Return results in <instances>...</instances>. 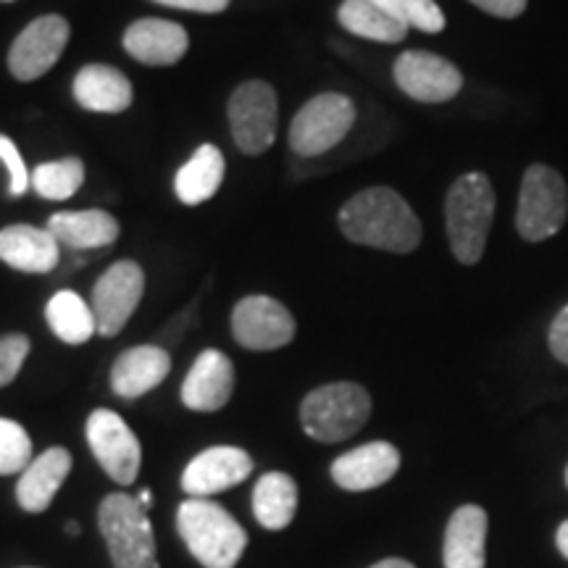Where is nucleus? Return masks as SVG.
<instances>
[{
    "label": "nucleus",
    "instance_id": "6e6552de",
    "mask_svg": "<svg viewBox=\"0 0 568 568\" xmlns=\"http://www.w3.org/2000/svg\"><path fill=\"white\" fill-rule=\"evenodd\" d=\"M280 103L268 82H243L230 98V130L234 145L245 155H261L274 145Z\"/></svg>",
    "mask_w": 568,
    "mask_h": 568
},
{
    "label": "nucleus",
    "instance_id": "f03ea898",
    "mask_svg": "<svg viewBox=\"0 0 568 568\" xmlns=\"http://www.w3.org/2000/svg\"><path fill=\"white\" fill-rule=\"evenodd\" d=\"M495 219V190L487 174L458 176L445 197V230L450 251L464 266L479 264Z\"/></svg>",
    "mask_w": 568,
    "mask_h": 568
},
{
    "label": "nucleus",
    "instance_id": "6ab92c4d",
    "mask_svg": "<svg viewBox=\"0 0 568 568\" xmlns=\"http://www.w3.org/2000/svg\"><path fill=\"white\" fill-rule=\"evenodd\" d=\"M172 372V355L159 345H138L130 347L113 361L111 387L119 397L134 400V397L148 395L166 379Z\"/></svg>",
    "mask_w": 568,
    "mask_h": 568
},
{
    "label": "nucleus",
    "instance_id": "2eb2a0df",
    "mask_svg": "<svg viewBox=\"0 0 568 568\" xmlns=\"http://www.w3.org/2000/svg\"><path fill=\"white\" fill-rule=\"evenodd\" d=\"M234 393V366L222 351H203L182 382V403L197 414L222 410Z\"/></svg>",
    "mask_w": 568,
    "mask_h": 568
},
{
    "label": "nucleus",
    "instance_id": "20e7f679",
    "mask_svg": "<svg viewBox=\"0 0 568 568\" xmlns=\"http://www.w3.org/2000/svg\"><path fill=\"white\" fill-rule=\"evenodd\" d=\"M372 416V395L355 382H332L303 397V432L316 443L335 445L364 429Z\"/></svg>",
    "mask_w": 568,
    "mask_h": 568
},
{
    "label": "nucleus",
    "instance_id": "39448f33",
    "mask_svg": "<svg viewBox=\"0 0 568 568\" xmlns=\"http://www.w3.org/2000/svg\"><path fill=\"white\" fill-rule=\"evenodd\" d=\"M98 527L109 545L113 568H161L155 560L153 524L138 497L105 495L98 510Z\"/></svg>",
    "mask_w": 568,
    "mask_h": 568
},
{
    "label": "nucleus",
    "instance_id": "dca6fc26",
    "mask_svg": "<svg viewBox=\"0 0 568 568\" xmlns=\"http://www.w3.org/2000/svg\"><path fill=\"white\" fill-rule=\"evenodd\" d=\"M400 468V453L389 443H368L339 456L332 464V479L351 493H366V489L387 485Z\"/></svg>",
    "mask_w": 568,
    "mask_h": 568
},
{
    "label": "nucleus",
    "instance_id": "9b49d317",
    "mask_svg": "<svg viewBox=\"0 0 568 568\" xmlns=\"http://www.w3.org/2000/svg\"><path fill=\"white\" fill-rule=\"evenodd\" d=\"M295 332V316L276 297L247 295L232 311V335L245 351H276L293 343Z\"/></svg>",
    "mask_w": 568,
    "mask_h": 568
},
{
    "label": "nucleus",
    "instance_id": "ddd939ff",
    "mask_svg": "<svg viewBox=\"0 0 568 568\" xmlns=\"http://www.w3.org/2000/svg\"><path fill=\"white\" fill-rule=\"evenodd\" d=\"M395 84L418 103H447L464 90V74L453 61L429 51H406L395 61Z\"/></svg>",
    "mask_w": 568,
    "mask_h": 568
},
{
    "label": "nucleus",
    "instance_id": "58836bf2",
    "mask_svg": "<svg viewBox=\"0 0 568 568\" xmlns=\"http://www.w3.org/2000/svg\"><path fill=\"white\" fill-rule=\"evenodd\" d=\"M67 535H71V537L80 535V524H77V521H67Z\"/></svg>",
    "mask_w": 568,
    "mask_h": 568
},
{
    "label": "nucleus",
    "instance_id": "2f4dec72",
    "mask_svg": "<svg viewBox=\"0 0 568 568\" xmlns=\"http://www.w3.org/2000/svg\"><path fill=\"white\" fill-rule=\"evenodd\" d=\"M0 161L6 163V169H9V193L11 195H24L27 190L32 187V176L27 172L24 161H21V153L19 148L13 145L11 138H6V134H0Z\"/></svg>",
    "mask_w": 568,
    "mask_h": 568
},
{
    "label": "nucleus",
    "instance_id": "9d476101",
    "mask_svg": "<svg viewBox=\"0 0 568 568\" xmlns=\"http://www.w3.org/2000/svg\"><path fill=\"white\" fill-rule=\"evenodd\" d=\"M88 443L92 456L113 481L124 487L134 485L140 477L142 447L122 416L109 408L92 410L88 418Z\"/></svg>",
    "mask_w": 568,
    "mask_h": 568
},
{
    "label": "nucleus",
    "instance_id": "f704fd0d",
    "mask_svg": "<svg viewBox=\"0 0 568 568\" xmlns=\"http://www.w3.org/2000/svg\"><path fill=\"white\" fill-rule=\"evenodd\" d=\"M153 3L193 13H222L230 6V0H153Z\"/></svg>",
    "mask_w": 568,
    "mask_h": 568
},
{
    "label": "nucleus",
    "instance_id": "a19ab883",
    "mask_svg": "<svg viewBox=\"0 0 568 568\" xmlns=\"http://www.w3.org/2000/svg\"><path fill=\"white\" fill-rule=\"evenodd\" d=\"M3 3H11V0H3Z\"/></svg>",
    "mask_w": 568,
    "mask_h": 568
},
{
    "label": "nucleus",
    "instance_id": "5701e85b",
    "mask_svg": "<svg viewBox=\"0 0 568 568\" xmlns=\"http://www.w3.org/2000/svg\"><path fill=\"white\" fill-rule=\"evenodd\" d=\"M487 514L479 506H460L445 531V568H485Z\"/></svg>",
    "mask_w": 568,
    "mask_h": 568
},
{
    "label": "nucleus",
    "instance_id": "f257e3e1",
    "mask_svg": "<svg viewBox=\"0 0 568 568\" xmlns=\"http://www.w3.org/2000/svg\"><path fill=\"white\" fill-rule=\"evenodd\" d=\"M337 224L351 243L387 253H414L424 234L406 197L389 187L361 190L339 209Z\"/></svg>",
    "mask_w": 568,
    "mask_h": 568
},
{
    "label": "nucleus",
    "instance_id": "7c9ffc66",
    "mask_svg": "<svg viewBox=\"0 0 568 568\" xmlns=\"http://www.w3.org/2000/svg\"><path fill=\"white\" fill-rule=\"evenodd\" d=\"M30 337L19 335V332L0 337V387L11 385L17 379L27 355H30Z\"/></svg>",
    "mask_w": 568,
    "mask_h": 568
},
{
    "label": "nucleus",
    "instance_id": "1a4fd4ad",
    "mask_svg": "<svg viewBox=\"0 0 568 568\" xmlns=\"http://www.w3.org/2000/svg\"><path fill=\"white\" fill-rule=\"evenodd\" d=\"M145 293V272L138 261H119L95 282L90 308L95 314L98 335L116 337L130 322Z\"/></svg>",
    "mask_w": 568,
    "mask_h": 568
},
{
    "label": "nucleus",
    "instance_id": "412c9836",
    "mask_svg": "<svg viewBox=\"0 0 568 568\" xmlns=\"http://www.w3.org/2000/svg\"><path fill=\"white\" fill-rule=\"evenodd\" d=\"M77 103L95 113H122L132 105V82L119 69L105 63H88L77 71L71 84Z\"/></svg>",
    "mask_w": 568,
    "mask_h": 568
},
{
    "label": "nucleus",
    "instance_id": "b1692460",
    "mask_svg": "<svg viewBox=\"0 0 568 568\" xmlns=\"http://www.w3.org/2000/svg\"><path fill=\"white\" fill-rule=\"evenodd\" d=\"M224 174L226 163L222 151H219L216 145H209V142H205V145H201L193 153V159L176 172L174 193L184 205H201L219 193Z\"/></svg>",
    "mask_w": 568,
    "mask_h": 568
},
{
    "label": "nucleus",
    "instance_id": "a878e982",
    "mask_svg": "<svg viewBox=\"0 0 568 568\" xmlns=\"http://www.w3.org/2000/svg\"><path fill=\"white\" fill-rule=\"evenodd\" d=\"M337 19L351 34L374 42H387V45L403 42L408 34V27L382 9L376 0H343Z\"/></svg>",
    "mask_w": 568,
    "mask_h": 568
},
{
    "label": "nucleus",
    "instance_id": "f3484780",
    "mask_svg": "<svg viewBox=\"0 0 568 568\" xmlns=\"http://www.w3.org/2000/svg\"><path fill=\"white\" fill-rule=\"evenodd\" d=\"M190 48L184 27L166 19H140L126 27L124 51L145 67H172Z\"/></svg>",
    "mask_w": 568,
    "mask_h": 568
},
{
    "label": "nucleus",
    "instance_id": "aec40b11",
    "mask_svg": "<svg viewBox=\"0 0 568 568\" xmlns=\"http://www.w3.org/2000/svg\"><path fill=\"white\" fill-rule=\"evenodd\" d=\"M71 471V453L67 447H48L21 471L17 485V503L27 514H42L53 503Z\"/></svg>",
    "mask_w": 568,
    "mask_h": 568
},
{
    "label": "nucleus",
    "instance_id": "4468645a",
    "mask_svg": "<svg viewBox=\"0 0 568 568\" xmlns=\"http://www.w3.org/2000/svg\"><path fill=\"white\" fill-rule=\"evenodd\" d=\"M253 471V460L243 447L216 445L209 450L197 453L182 471V489L190 497H203L232 489L240 481H245Z\"/></svg>",
    "mask_w": 568,
    "mask_h": 568
},
{
    "label": "nucleus",
    "instance_id": "cd10ccee",
    "mask_svg": "<svg viewBox=\"0 0 568 568\" xmlns=\"http://www.w3.org/2000/svg\"><path fill=\"white\" fill-rule=\"evenodd\" d=\"M84 182V163L80 159H61L40 163L32 174L34 193L45 201H69L80 193Z\"/></svg>",
    "mask_w": 568,
    "mask_h": 568
},
{
    "label": "nucleus",
    "instance_id": "bb28decb",
    "mask_svg": "<svg viewBox=\"0 0 568 568\" xmlns=\"http://www.w3.org/2000/svg\"><path fill=\"white\" fill-rule=\"evenodd\" d=\"M45 318L48 326L53 329V335L67 345L88 343V339L98 332V322L92 308L80 295L71 293V290L55 293L51 301H48Z\"/></svg>",
    "mask_w": 568,
    "mask_h": 568
},
{
    "label": "nucleus",
    "instance_id": "e433bc0d",
    "mask_svg": "<svg viewBox=\"0 0 568 568\" xmlns=\"http://www.w3.org/2000/svg\"><path fill=\"white\" fill-rule=\"evenodd\" d=\"M556 539H558V550L564 552V556L568 558V521H564L560 524V529H558V535H556Z\"/></svg>",
    "mask_w": 568,
    "mask_h": 568
},
{
    "label": "nucleus",
    "instance_id": "a211bd4d",
    "mask_svg": "<svg viewBox=\"0 0 568 568\" xmlns=\"http://www.w3.org/2000/svg\"><path fill=\"white\" fill-rule=\"evenodd\" d=\"M59 240L48 226L11 224L0 230V261L27 274H48L59 264Z\"/></svg>",
    "mask_w": 568,
    "mask_h": 568
},
{
    "label": "nucleus",
    "instance_id": "4c0bfd02",
    "mask_svg": "<svg viewBox=\"0 0 568 568\" xmlns=\"http://www.w3.org/2000/svg\"><path fill=\"white\" fill-rule=\"evenodd\" d=\"M138 500H140V506L142 508H151L153 506V493H151V489H142V493H140V497H138Z\"/></svg>",
    "mask_w": 568,
    "mask_h": 568
},
{
    "label": "nucleus",
    "instance_id": "c85d7f7f",
    "mask_svg": "<svg viewBox=\"0 0 568 568\" xmlns=\"http://www.w3.org/2000/svg\"><path fill=\"white\" fill-rule=\"evenodd\" d=\"M387 13H393L397 21L426 34H437L445 30V13L435 0H376Z\"/></svg>",
    "mask_w": 568,
    "mask_h": 568
},
{
    "label": "nucleus",
    "instance_id": "393cba45",
    "mask_svg": "<svg viewBox=\"0 0 568 568\" xmlns=\"http://www.w3.org/2000/svg\"><path fill=\"white\" fill-rule=\"evenodd\" d=\"M297 510V485L290 474L268 471L255 481L253 514L264 529L290 527Z\"/></svg>",
    "mask_w": 568,
    "mask_h": 568
},
{
    "label": "nucleus",
    "instance_id": "423d86ee",
    "mask_svg": "<svg viewBox=\"0 0 568 568\" xmlns=\"http://www.w3.org/2000/svg\"><path fill=\"white\" fill-rule=\"evenodd\" d=\"M568 219L566 180L552 166L531 163L524 172L516 209V232L527 243H545L564 230Z\"/></svg>",
    "mask_w": 568,
    "mask_h": 568
},
{
    "label": "nucleus",
    "instance_id": "7ed1b4c3",
    "mask_svg": "<svg viewBox=\"0 0 568 568\" xmlns=\"http://www.w3.org/2000/svg\"><path fill=\"white\" fill-rule=\"evenodd\" d=\"M176 529L205 568H234L247 548V531L219 503L190 497L176 510Z\"/></svg>",
    "mask_w": 568,
    "mask_h": 568
},
{
    "label": "nucleus",
    "instance_id": "ea45409f",
    "mask_svg": "<svg viewBox=\"0 0 568 568\" xmlns=\"http://www.w3.org/2000/svg\"><path fill=\"white\" fill-rule=\"evenodd\" d=\"M566 485H568V468H566Z\"/></svg>",
    "mask_w": 568,
    "mask_h": 568
},
{
    "label": "nucleus",
    "instance_id": "f8f14e48",
    "mask_svg": "<svg viewBox=\"0 0 568 568\" xmlns=\"http://www.w3.org/2000/svg\"><path fill=\"white\" fill-rule=\"evenodd\" d=\"M69 21L59 13H45L27 24L9 51V71L19 82H34L59 63L69 42Z\"/></svg>",
    "mask_w": 568,
    "mask_h": 568
},
{
    "label": "nucleus",
    "instance_id": "0eeeda50",
    "mask_svg": "<svg viewBox=\"0 0 568 568\" xmlns=\"http://www.w3.org/2000/svg\"><path fill=\"white\" fill-rule=\"evenodd\" d=\"M355 124V103L343 92H322L295 113L290 126V148L303 159L329 153Z\"/></svg>",
    "mask_w": 568,
    "mask_h": 568
},
{
    "label": "nucleus",
    "instance_id": "72a5a7b5",
    "mask_svg": "<svg viewBox=\"0 0 568 568\" xmlns=\"http://www.w3.org/2000/svg\"><path fill=\"white\" fill-rule=\"evenodd\" d=\"M477 9L497 19H516L527 11L529 0H471Z\"/></svg>",
    "mask_w": 568,
    "mask_h": 568
},
{
    "label": "nucleus",
    "instance_id": "473e14b6",
    "mask_svg": "<svg viewBox=\"0 0 568 568\" xmlns=\"http://www.w3.org/2000/svg\"><path fill=\"white\" fill-rule=\"evenodd\" d=\"M548 343H550V353L556 355L560 364L568 366V303L558 311V316L552 318Z\"/></svg>",
    "mask_w": 568,
    "mask_h": 568
},
{
    "label": "nucleus",
    "instance_id": "c756f323",
    "mask_svg": "<svg viewBox=\"0 0 568 568\" xmlns=\"http://www.w3.org/2000/svg\"><path fill=\"white\" fill-rule=\"evenodd\" d=\"M32 464V439L11 418H0V477L21 474Z\"/></svg>",
    "mask_w": 568,
    "mask_h": 568
},
{
    "label": "nucleus",
    "instance_id": "c9c22d12",
    "mask_svg": "<svg viewBox=\"0 0 568 568\" xmlns=\"http://www.w3.org/2000/svg\"><path fill=\"white\" fill-rule=\"evenodd\" d=\"M372 568H416V566L408 564V560H403V558H387V560H379V564Z\"/></svg>",
    "mask_w": 568,
    "mask_h": 568
},
{
    "label": "nucleus",
    "instance_id": "4be33fe9",
    "mask_svg": "<svg viewBox=\"0 0 568 568\" xmlns=\"http://www.w3.org/2000/svg\"><path fill=\"white\" fill-rule=\"evenodd\" d=\"M48 230L59 245H67L71 251H92V247H109L119 240L116 219L109 211L90 209V211H59L48 219Z\"/></svg>",
    "mask_w": 568,
    "mask_h": 568
}]
</instances>
